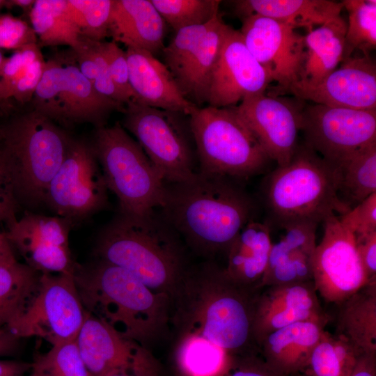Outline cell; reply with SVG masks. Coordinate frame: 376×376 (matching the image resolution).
<instances>
[{
    "label": "cell",
    "instance_id": "obj_9",
    "mask_svg": "<svg viewBox=\"0 0 376 376\" xmlns=\"http://www.w3.org/2000/svg\"><path fill=\"white\" fill-rule=\"evenodd\" d=\"M30 104L31 109L64 129L83 123L103 127L112 112L125 110V106L95 91L81 72L71 49L45 61Z\"/></svg>",
    "mask_w": 376,
    "mask_h": 376
},
{
    "label": "cell",
    "instance_id": "obj_30",
    "mask_svg": "<svg viewBox=\"0 0 376 376\" xmlns=\"http://www.w3.org/2000/svg\"><path fill=\"white\" fill-rule=\"evenodd\" d=\"M41 274L18 261L0 265V329H6L31 306Z\"/></svg>",
    "mask_w": 376,
    "mask_h": 376
},
{
    "label": "cell",
    "instance_id": "obj_26",
    "mask_svg": "<svg viewBox=\"0 0 376 376\" xmlns=\"http://www.w3.org/2000/svg\"><path fill=\"white\" fill-rule=\"evenodd\" d=\"M271 232L265 222L252 220L234 239L224 269L235 283L253 290L262 288L272 242Z\"/></svg>",
    "mask_w": 376,
    "mask_h": 376
},
{
    "label": "cell",
    "instance_id": "obj_10",
    "mask_svg": "<svg viewBox=\"0 0 376 376\" xmlns=\"http://www.w3.org/2000/svg\"><path fill=\"white\" fill-rule=\"evenodd\" d=\"M123 125L132 133L166 183L191 178L198 172L189 116L136 102L125 106Z\"/></svg>",
    "mask_w": 376,
    "mask_h": 376
},
{
    "label": "cell",
    "instance_id": "obj_22",
    "mask_svg": "<svg viewBox=\"0 0 376 376\" xmlns=\"http://www.w3.org/2000/svg\"><path fill=\"white\" fill-rule=\"evenodd\" d=\"M125 52L135 102L187 116L198 108L184 96L171 72L154 55L133 47Z\"/></svg>",
    "mask_w": 376,
    "mask_h": 376
},
{
    "label": "cell",
    "instance_id": "obj_36",
    "mask_svg": "<svg viewBox=\"0 0 376 376\" xmlns=\"http://www.w3.org/2000/svg\"><path fill=\"white\" fill-rule=\"evenodd\" d=\"M341 3L348 13L343 59L357 50L369 54L376 47V1L343 0Z\"/></svg>",
    "mask_w": 376,
    "mask_h": 376
},
{
    "label": "cell",
    "instance_id": "obj_12",
    "mask_svg": "<svg viewBox=\"0 0 376 376\" xmlns=\"http://www.w3.org/2000/svg\"><path fill=\"white\" fill-rule=\"evenodd\" d=\"M87 314L73 273H42L33 301L6 329L19 338L39 337L54 346L75 340Z\"/></svg>",
    "mask_w": 376,
    "mask_h": 376
},
{
    "label": "cell",
    "instance_id": "obj_40",
    "mask_svg": "<svg viewBox=\"0 0 376 376\" xmlns=\"http://www.w3.org/2000/svg\"><path fill=\"white\" fill-rule=\"evenodd\" d=\"M31 373L36 376H90L76 339L52 346L46 353L36 354Z\"/></svg>",
    "mask_w": 376,
    "mask_h": 376
},
{
    "label": "cell",
    "instance_id": "obj_13",
    "mask_svg": "<svg viewBox=\"0 0 376 376\" xmlns=\"http://www.w3.org/2000/svg\"><path fill=\"white\" fill-rule=\"evenodd\" d=\"M301 130L304 143L336 167L357 151L376 142V109L305 104Z\"/></svg>",
    "mask_w": 376,
    "mask_h": 376
},
{
    "label": "cell",
    "instance_id": "obj_34",
    "mask_svg": "<svg viewBox=\"0 0 376 376\" xmlns=\"http://www.w3.org/2000/svg\"><path fill=\"white\" fill-rule=\"evenodd\" d=\"M361 354L340 336L324 329L305 370L311 376H351Z\"/></svg>",
    "mask_w": 376,
    "mask_h": 376
},
{
    "label": "cell",
    "instance_id": "obj_24",
    "mask_svg": "<svg viewBox=\"0 0 376 376\" xmlns=\"http://www.w3.org/2000/svg\"><path fill=\"white\" fill-rule=\"evenodd\" d=\"M165 22L150 0H113L108 37L126 47L157 54L164 48Z\"/></svg>",
    "mask_w": 376,
    "mask_h": 376
},
{
    "label": "cell",
    "instance_id": "obj_21",
    "mask_svg": "<svg viewBox=\"0 0 376 376\" xmlns=\"http://www.w3.org/2000/svg\"><path fill=\"white\" fill-rule=\"evenodd\" d=\"M76 343L90 376H109L148 361L143 347L123 338L88 313Z\"/></svg>",
    "mask_w": 376,
    "mask_h": 376
},
{
    "label": "cell",
    "instance_id": "obj_51",
    "mask_svg": "<svg viewBox=\"0 0 376 376\" xmlns=\"http://www.w3.org/2000/svg\"><path fill=\"white\" fill-rule=\"evenodd\" d=\"M31 370V362L0 360V376H24Z\"/></svg>",
    "mask_w": 376,
    "mask_h": 376
},
{
    "label": "cell",
    "instance_id": "obj_47",
    "mask_svg": "<svg viewBox=\"0 0 376 376\" xmlns=\"http://www.w3.org/2000/svg\"><path fill=\"white\" fill-rule=\"evenodd\" d=\"M339 217L354 235L376 231V193Z\"/></svg>",
    "mask_w": 376,
    "mask_h": 376
},
{
    "label": "cell",
    "instance_id": "obj_52",
    "mask_svg": "<svg viewBox=\"0 0 376 376\" xmlns=\"http://www.w3.org/2000/svg\"><path fill=\"white\" fill-rule=\"evenodd\" d=\"M7 329H0V357L14 354L19 349V340Z\"/></svg>",
    "mask_w": 376,
    "mask_h": 376
},
{
    "label": "cell",
    "instance_id": "obj_45",
    "mask_svg": "<svg viewBox=\"0 0 376 376\" xmlns=\"http://www.w3.org/2000/svg\"><path fill=\"white\" fill-rule=\"evenodd\" d=\"M36 42L37 37L26 22L10 15L0 16V49L15 51Z\"/></svg>",
    "mask_w": 376,
    "mask_h": 376
},
{
    "label": "cell",
    "instance_id": "obj_5",
    "mask_svg": "<svg viewBox=\"0 0 376 376\" xmlns=\"http://www.w3.org/2000/svg\"><path fill=\"white\" fill-rule=\"evenodd\" d=\"M0 146L19 206L35 211L45 205L47 187L73 137L31 109L10 104L0 109Z\"/></svg>",
    "mask_w": 376,
    "mask_h": 376
},
{
    "label": "cell",
    "instance_id": "obj_28",
    "mask_svg": "<svg viewBox=\"0 0 376 376\" xmlns=\"http://www.w3.org/2000/svg\"><path fill=\"white\" fill-rule=\"evenodd\" d=\"M335 334L362 354H376V283L336 306Z\"/></svg>",
    "mask_w": 376,
    "mask_h": 376
},
{
    "label": "cell",
    "instance_id": "obj_15",
    "mask_svg": "<svg viewBox=\"0 0 376 376\" xmlns=\"http://www.w3.org/2000/svg\"><path fill=\"white\" fill-rule=\"evenodd\" d=\"M241 20L240 32L246 48L277 82L267 95L281 96L300 79L306 56L304 36L285 23L262 15Z\"/></svg>",
    "mask_w": 376,
    "mask_h": 376
},
{
    "label": "cell",
    "instance_id": "obj_53",
    "mask_svg": "<svg viewBox=\"0 0 376 376\" xmlns=\"http://www.w3.org/2000/svg\"><path fill=\"white\" fill-rule=\"evenodd\" d=\"M3 221L0 220V224ZM6 223V222H5ZM17 261L5 230H0V265L10 264Z\"/></svg>",
    "mask_w": 376,
    "mask_h": 376
},
{
    "label": "cell",
    "instance_id": "obj_38",
    "mask_svg": "<svg viewBox=\"0 0 376 376\" xmlns=\"http://www.w3.org/2000/svg\"><path fill=\"white\" fill-rule=\"evenodd\" d=\"M214 17L205 24L188 26L177 31L173 40L162 50L164 64L171 72L180 89L193 56L211 27Z\"/></svg>",
    "mask_w": 376,
    "mask_h": 376
},
{
    "label": "cell",
    "instance_id": "obj_25",
    "mask_svg": "<svg viewBox=\"0 0 376 376\" xmlns=\"http://www.w3.org/2000/svg\"><path fill=\"white\" fill-rule=\"evenodd\" d=\"M327 323L306 320L276 330L260 342L259 354L272 368L283 375L303 370Z\"/></svg>",
    "mask_w": 376,
    "mask_h": 376
},
{
    "label": "cell",
    "instance_id": "obj_20",
    "mask_svg": "<svg viewBox=\"0 0 376 376\" xmlns=\"http://www.w3.org/2000/svg\"><path fill=\"white\" fill-rule=\"evenodd\" d=\"M329 319L320 304L313 281L266 285L258 290L256 298L253 336L258 346L266 336L292 323L329 322Z\"/></svg>",
    "mask_w": 376,
    "mask_h": 376
},
{
    "label": "cell",
    "instance_id": "obj_32",
    "mask_svg": "<svg viewBox=\"0 0 376 376\" xmlns=\"http://www.w3.org/2000/svg\"><path fill=\"white\" fill-rule=\"evenodd\" d=\"M336 168L338 195L351 210L376 193V142L357 151Z\"/></svg>",
    "mask_w": 376,
    "mask_h": 376
},
{
    "label": "cell",
    "instance_id": "obj_37",
    "mask_svg": "<svg viewBox=\"0 0 376 376\" xmlns=\"http://www.w3.org/2000/svg\"><path fill=\"white\" fill-rule=\"evenodd\" d=\"M102 42L81 37L78 45L71 49L83 75L102 95L126 106L127 102L117 89L110 75L102 50Z\"/></svg>",
    "mask_w": 376,
    "mask_h": 376
},
{
    "label": "cell",
    "instance_id": "obj_4",
    "mask_svg": "<svg viewBox=\"0 0 376 376\" xmlns=\"http://www.w3.org/2000/svg\"><path fill=\"white\" fill-rule=\"evenodd\" d=\"M73 277L86 311L123 338L142 347L165 327L171 298L104 260L76 263Z\"/></svg>",
    "mask_w": 376,
    "mask_h": 376
},
{
    "label": "cell",
    "instance_id": "obj_48",
    "mask_svg": "<svg viewBox=\"0 0 376 376\" xmlns=\"http://www.w3.org/2000/svg\"><path fill=\"white\" fill-rule=\"evenodd\" d=\"M19 207L4 154L0 146V220L7 222L17 217L16 212Z\"/></svg>",
    "mask_w": 376,
    "mask_h": 376
},
{
    "label": "cell",
    "instance_id": "obj_42",
    "mask_svg": "<svg viewBox=\"0 0 376 376\" xmlns=\"http://www.w3.org/2000/svg\"><path fill=\"white\" fill-rule=\"evenodd\" d=\"M102 53L108 64L113 82L128 104L135 102L136 98L132 89L129 67L126 52L113 42H102Z\"/></svg>",
    "mask_w": 376,
    "mask_h": 376
},
{
    "label": "cell",
    "instance_id": "obj_3",
    "mask_svg": "<svg viewBox=\"0 0 376 376\" xmlns=\"http://www.w3.org/2000/svg\"><path fill=\"white\" fill-rule=\"evenodd\" d=\"M180 237L156 210L142 216L118 212L100 231L94 253L172 298L189 269Z\"/></svg>",
    "mask_w": 376,
    "mask_h": 376
},
{
    "label": "cell",
    "instance_id": "obj_50",
    "mask_svg": "<svg viewBox=\"0 0 376 376\" xmlns=\"http://www.w3.org/2000/svg\"><path fill=\"white\" fill-rule=\"evenodd\" d=\"M351 376H376V354H361Z\"/></svg>",
    "mask_w": 376,
    "mask_h": 376
},
{
    "label": "cell",
    "instance_id": "obj_14",
    "mask_svg": "<svg viewBox=\"0 0 376 376\" xmlns=\"http://www.w3.org/2000/svg\"><path fill=\"white\" fill-rule=\"evenodd\" d=\"M322 224L324 232L313 256V281L319 299L337 306L368 282L352 231L338 214Z\"/></svg>",
    "mask_w": 376,
    "mask_h": 376
},
{
    "label": "cell",
    "instance_id": "obj_16",
    "mask_svg": "<svg viewBox=\"0 0 376 376\" xmlns=\"http://www.w3.org/2000/svg\"><path fill=\"white\" fill-rule=\"evenodd\" d=\"M6 225L10 245L28 266L40 273H73L76 262L70 248L69 221L25 210Z\"/></svg>",
    "mask_w": 376,
    "mask_h": 376
},
{
    "label": "cell",
    "instance_id": "obj_46",
    "mask_svg": "<svg viewBox=\"0 0 376 376\" xmlns=\"http://www.w3.org/2000/svg\"><path fill=\"white\" fill-rule=\"evenodd\" d=\"M42 56L40 47L36 42L15 50L11 56L6 58L0 75L5 97L8 86L22 75L30 64Z\"/></svg>",
    "mask_w": 376,
    "mask_h": 376
},
{
    "label": "cell",
    "instance_id": "obj_54",
    "mask_svg": "<svg viewBox=\"0 0 376 376\" xmlns=\"http://www.w3.org/2000/svg\"><path fill=\"white\" fill-rule=\"evenodd\" d=\"M34 2L35 0H12L8 1V3L12 6H17L23 9H29L30 11Z\"/></svg>",
    "mask_w": 376,
    "mask_h": 376
},
{
    "label": "cell",
    "instance_id": "obj_11",
    "mask_svg": "<svg viewBox=\"0 0 376 376\" xmlns=\"http://www.w3.org/2000/svg\"><path fill=\"white\" fill-rule=\"evenodd\" d=\"M107 191L91 143L73 137L47 187L45 205L74 227L107 205Z\"/></svg>",
    "mask_w": 376,
    "mask_h": 376
},
{
    "label": "cell",
    "instance_id": "obj_44",
    "mask_svg": "<svg viewBox=\"0 0 376 376\" xmlns=\"http://www.w3.org/2000/svg\"><path fill=\"white\" fill-rule=\"evenodd\" d=\"M217 376H288L272 368L259 353L228 355Z\"/></svg>",
    "mask_w": 376,
    "mask_h": 376
},
{
    "label": "cell",
    "instance_id": "obj_43",
    "mask_svg": "<svg viewBox=\"0 0 376 376\" xmlns=\"http://www.w3.org/2000/svg\"><path fill=\"white\" fill-rule=\"evenodd\" d=\"M45 66L43 56L30 64L22 75L7 88L6 102H10L18 107L30 104L42 76Z\"/></svg>",
    "mask_w": 376,
    "mask_h": 376
},
{
    "label": "cell",
    "instance_id": "obj_41",
    "mask_svg": "<svg viewBox=\"0 0 376 376\" xmlns=\"http://www.w3.org/2000/svg\"><path fill=\"white\" fill-rule=\"evenodd\" d=\"M67 10L81 37L103 41L108 37L113 0H66Z\"/></svg>",
    "mask_w": 376,
    "mask_h": 376
},
{
    "label": "cell",
    "instance_id": "obj_55",
    "mask_svg": "<svg viewBox=\"0 0 376 376\" xmlns=\"http://www.w3.org/2000/svg\"><path fill=\"white\" fill-rule=\"evenodd\" d=\"M109 376H150L134 369L123 370L115 372Z\"/></svg>",
    "mask_w": 376,
    "mask_h": 376
},
{
    "label": "cell",
    "instance_id": "obj_7",
    "mask_svg": "<svg viewBox=\"0 0 376 376\" xmlns=\"http://www.w3.org/2000/svg\"><path fill=\"white\" fill-rule=\"evenodd\" d=\"M118 212L142 216L160 208L166 182L139 143L119 123L95 128L91 142Z\"/></svg>",
    "mask_w": 376,
    "mask_h": 376
},
{
    "label": "cell",
    "instance_id": "obj_1",
    "mask_svg": "<svg viewBox=\"0 0 376 376\" xmlns=\"http://www.w3.org/2000/svg\"><path fill=\"white\" fill-rule=\"evenodd\" d=\"M256 205L242 181L197 172L185 181L166 183L160 214L195 251L227 253L249 221Z\"/></svg>",
    "mask_w": 376,
    "mask_h": 376
},
{
    "label": "cell",
    "instance_id": "obj_39",
    "mask_svg": "<svg viewBox=\"0 0 376 376\" xmlns=\"http://www.w3.org/2000/svg\"><path fill=\"white\" fill-rule=\"evenodd\" d=\"M159 15L175 31L205 24L219 13V0H150Z\"/></svg>",
    "mask_w": 376,
    "mask_h": 376
},
{
    "label": "cell",
    "instance_id": "obj_8",
    "mask_svg": "<svg viewBox=\"0 0 376 376\" xmlns=\"http://www.w3.org/2000/svg\"><path fill=\"white\" fill-rule=\"evenodd\" d=\"M198 171L244 181L271 161L235 106L197 108L190 116Z\"/></svg>",
    "mask_w": 376,
    "mask_h": 376
},
{
    "label": "cell",
    "instance_id": "obj_17",
    "mask_svg": "<svg viewBox=\"0 0 376 376\" xmlns=\"http://www.w3.org/2000/svg\"><path fill=\"white\" fill-rule=\"evenodd\" d=\"M306 102L265 93L245 97L235 109L271 160L290 162L299 143L301 111Z\"/></svg>",
    "mask_w": 376,
    "mask_h": 376
},
{
    "label": "cell",
    "instance_id": "obj_33",
    "mask_svg": "<svg viewBox=\"0 0 376 376\" xmlns=\"http://www.w3.org/2000/svg\"><path fill=\"white\" fill-rule=\"evenodd\" d=\"M29 17L40 47L78 45L81 36L68 14L66 0H35Z\"/></svg>",
    "mask_w": 376,
    "mask_h": 376
},
{
    "label": "cell",
    "instance_id": "obj_6",
    "mask_svg": "<svg viewBox=\"0 0 376 376\" xmlns=\"http://www.w3.org/2000/svg\"><path fill=\"white\" fill-rule=\"evenodd\" d=\"M265 223L271 230L301 223H322L350 209L338 195L336 168L304 143L287 164L266 175L261 185Z\"/></svg>",
    "mask_w": 376,
    "mask_h": 376
},
{
    "label": "cell",
    "instance_id": "obj_56",
    "mask_svg": "<svg viewBox=\"0 0 376 376\" xmlns=\"http://www.w3.org/2000/svg\"><path fill=\"white\" fill-rule=\"evenodd\" d=\"M5 102H6L5 93H4L2 84L0 81V105L3 104Z\"/></svg>",
    "mask_w": 376,
    "mask_h": 376
},
{
    "label": "cell",
    "instance_id": "obj_18",
    "mask_svg": "<svg viewBox=\"0 0 376 376\" xmlns=\"http://www.w3.org/2000/svg\"><path fill=\"white\" fill-rule=\"evenodd\" d=\"M273 79L246 48L240 31L230 26L210 75L206 103L237 106L245 97L265 93Z\"/></svg>",
    "mask_w": 376,
    "mask_h": 376
},
{
    "label": "cell",
    "instance_id": "obj_29",
    "mask_svg": "<svg viewBox=\"0 0 376 376\" xmlns=\"http://www.w3.org/2000/svg\"><path fill=\"white\" fill-rule=\"evenodd\" d=\"M347 22L339 15L304 36L306 56L299 82H320L343 59Z\"/></svg>",
    "mask_w": 376,
    "mask_h": 376
},
{
    "label": "cell",
    "instance_id": "obj_31",
    "mask_svg": "<svg viewBox=\"0 0 376 376\" xmlns=\"http://www.w3.org/2000/svg\"><path fill=\"white\" fill-rule=\"evenodd\" d=\"M229 28L219 13L217 14L194 55L180 86L184 96L198 107L206 103L210 75Z\"/></svg>",
    "mask_w": 376,
    "mask_h": 376
},
{
    "label": "cell",
    "instance_id": "obj_60",
    "mask_svg": "<svg viewBox=\"0 0 376 376\" xmlns=\"http://www.w3.org/2000/svg\"><path fill=\"white\" fill-rule=\"evenodd\" d=\"M3 1H0V4L2 3Z\"/></svg>",
    "mask_w": 376,
    "mask_h": 376
},
{
    "label": "cell",
    "instance_id": "obj_58",
    "mask_svg": "<svg viewBox=\"0 0 376 376\" xmlns=\"http://www.w3.org/2000/svg\"><path fill=\"white\" fill-rule=\"evenodd\" d=\"M6 57L3 56V54H2L1 49H0V75H1V69H2V67H3V65L5 62V60H6Z\"/></svg>",
    "mask_w": 376,
    "mask_h": 376
},
{
    "label": "cell",
    "instance_id": "obj_19",
    "mask_svg": "<svg viewBox=\"0 0 376 376\" xmlns=\"http://www.w3.org/2000/svg\"><path fill=\"white\" fill-rule=\"evenodd\" d=\"M318 84H292L290 94L314 104L359 110L376 109V65L370 54L351 56Z\"/></svg>",
    "mask_w": 376,
    "mask_h": 376
},
{
    "label": "cell",
    "instance_id": "obj_2",
    "mask_svg": "<svg viewBox=\"0 0 376 376\" xmlns=\"http://www.w3.org/2000/svg\"><path fill=\"white\" fill-rule=\"evenodd\" d=\"M259 290L237 284L216 264L188 269L172 297L175 318L186 334L200 336L228 355L258 353L253 322Z\"/></svg>",
    "mask_w": 376,
    "mask_h": 376
},
{
    "label": "cell",
    "instance_id": "obj_27",
    "mask_svg": "<svg viewBox=\"0 0 376 376\" xmlns=\"http://www.w3.org/2000/svg\"><path fill=\"white\" fill-rule=\"evenodd\" d=\"M234 13L241 19L259 15L308 33L340 15L341 2L328 0H237L231 1Z\"/></svg>",
    "mask_w": 376,
    "mask_h": 376
},
{
    "label": "cell",
    "instance_id": "obj_23",
    "mask_svg": "<svg viewBox=\"0 0 376 376\" xmlns=\"http://www.w3.org/2000/svg\"><path fill=\"white\" fill-rule=\"evenodd\" d=\"M315 223H301L283 229L272 242L262 287L313 281V261L317 246Z\"/></svg>",
    "mask_w": 376,
    "mask_h": 376
},
{
    "label": "cell",
    "instance_id": "obj_59",
    "mask_svg": "<svg viewBox=\"0 0 376 376\" xmlns=\"http://www.w3.org/2000/svg\"><path fill=\"white\" fill-rule=\"evenodd\" d=\"M30 376H36V375H34L33 374L31 373V375H30Z\"/></svg>",
    "mask_w": 376,
    "mask_h": 376
},
{
    "label": "cell",
    "instance_id": "obj_35",
    "mask_svg": "<svg viewBox=\"0 0 376 376\" xmlns=\"http://www.w3.org/2000/svg\"><path fill=\"white\" fill-rule=\"evenodd\" d=\"M228 354L220 347L195 334H185L177 352L182 376H217Z\"/></svg>",
    "mask_w": 376,
    "mask_h": 376
},
{
    "label": "cell",
    "instance_id": "obj_57",
    "mask_svg": "<svg viewBox=\"0 0 376 376\" xmlns=\"http://www.w3.org/2000/svg\"><path fill=\"white\" fill-rule=\"evenodd\" d=\"M288 376H311L305 369L300 370L295 373L291 374Z\"/></svg>",
    "mask_w": 376,
    "mask_h": 376
},
{
    "label": "cell",
    "instance_id": "obj_49",
    "mask_svg": "<svg viewBox=\"0 0 376 376\" xmlns=\"http://www.w3.org/2000/svg\"><path fill=\"white\" fill-rule=\"evenodd\" d=\"M354 236L357 250L368 282L376 283V231Z\"/></svg>",
    "mask_w": 376,
    "mask_h": 376
}]
</instances>
